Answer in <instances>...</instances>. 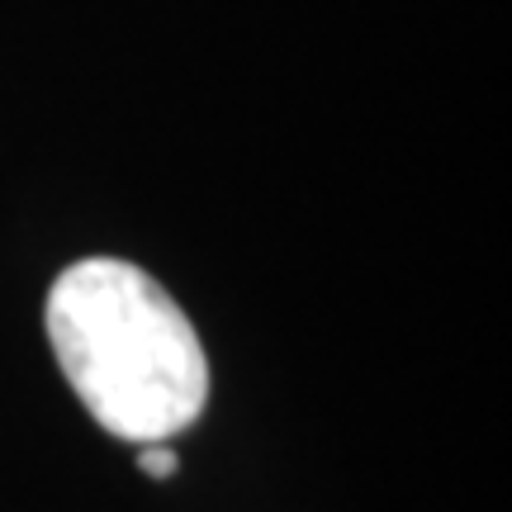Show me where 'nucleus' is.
I'll use <instances>...</instances> for the list:
<instances>
[{
	"label": "nucleus",
	"instance_id": "1",
	"mask_svg": "<svg viewBox=\"0 0 512 512\" xmlns=\"http://www.w3.org/2000/svg\"><path fill=\"white\" fill-rule=\"evenodd\" d=\"M48 342L76 399L124 441L185 432L209 399V361L181 304L119 256H91L57 275Z\"/></svg>",
	"mask_w": 512,
	"mask_h": 512
},
{
	"label": "nucleus",
	"instance_id": "2",
	"mask_svg": "<svg viewBox=\"0 0 512 512\" xmlns=\"http://www.w3.org/2000/svg\"><path fill=\"white\" fill-rule=\"evenodd\" d=\"M138 470H143V475H152V479H171L176 470H181V460H176V451H166L162 441H152L143 456H138Z\"/></svg>",
	"mask_w": 512,
	"mask_h": 512
}]
</instances>
